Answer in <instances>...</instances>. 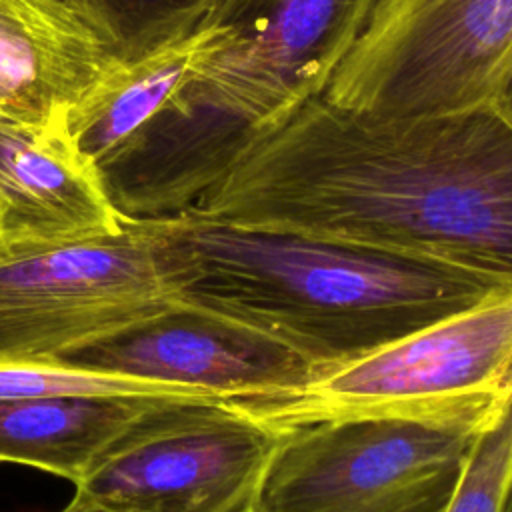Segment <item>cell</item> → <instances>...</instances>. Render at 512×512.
<instances>
[{"label":"cell","instance_id":"obj_13","mask_svg":"<svg viewBox=\"0 0 512 512\" xmlns=\"http://www.w3.org/2000/svg\"><path fill=\"white\" fill-rule=\"evenodd\" d=\"M162 398L82 394L0 400V464L32 466L76 484L102 448L142 408Z\"/></svg>","mask_w":512,"mask_h":512},{"label":"cell","instance_id":"obj_16","mask_svg":"<svg viewBox=\"0 0 512 512\" xmlns=\"http://www.w3.org/2000/svg\"><path fill=\"white\" fill-rule=\"evenodd\" d=\"M494 108L500 112V116L510 124L512 128V76L508 78V82L504 84V88L498 92V96L494 98Z\"/></svg>","mask_w":512,"mask_h":512},{"label":"cell","instance_id":"obj_2","mask_svg":"<svg viewBox=\"0 0 512 512\" xmlns=\"http://www.w3.org/2000/svg\"><path fill=\"white\" fill-rule=\"evenodd\" d=\"M160 218L176 298L286 346L316 374L512 290L440 262L190 208Z\"/></svg>","mask_w":512,"mask_h":512},{"label":"cell","instance_id":"obj_12","mask_svg":"<svg viewBox=\"0 0 512 512\" xmlns=\"http://www.w3.org/2000/svg\"><path fill=\"white\" fill-rule=\"evenodd\" d=\"M226 30L224 22L208 18L180 40L114 64L66 114V130L80 154L96 168L118 150L224 40Z\"/></svg>","mask_w":512,"mask_h":512},{"label":"cell","instance_id":"obj_11","mask_svg":"<svg viewBox=\"0 0 512 512\" xmlns=\"http://www.w3.org/2000/svg\"><path fill=\"white\" fill-rule=\"evenodd\" d=\"M120 58L70 0H0V114L52 124Z\"/></svg>","mask_w":512,"mask_h":512},{"label":"cell","instance_id":"obj_18","mask_svg":"<svg viewBox=\"0 0 512 512\" xmlns=\"http://www.w3.org/2000/svg\"><path fill=\"white\" fill-rule=\"evenodd\" d=\"M60 512H98V510H94L92 506H88V504H84V502L72 498L70 504H68L64 510H60Z\"/></svg>","mask_w":512,"mask_h":512},{"label":"cell","instance_id":"obj_14","mask_svg":"<svg viewBox=\"0 0 512 512\" xmlns=\"http://www.w3.org/2000/svg\"><path fill=\"white\" fill-rule=\"evenodd\" d=\"M110 42L134 60L198 30L220 0H70Z\"/></svg>","mask_w":512,"mask_h":512},{"label":"cell","instance_id":"obj_3","mask_svg":"<svg viewBox=\"0 0 512 512\" xmlns=\"http://www.w3.org/2000/svg\"><path fill=\"white\" fill-rule=\"evenodd\" d=\"M378 0H220L226 24L162 108L96 172L122 218L190 208L258 138L324 96Z\"/></svg>","mask_w":512,"mask_h":512},{"label":"cell","instance_id":"obj_9","mask_svg":"<svg viewBox=\"0 0 512 512\" xmlns=\"http://www.w3.org/2000/svg\"><path fill=\"white\" fill-rule=\"evenodd\" d=\"M52 360L214 402L272 398L316 376L286 346L176 296Z\"/></svg>","mask_w":512,"mask_h":512},{"label":"cell","instance_id":"obj_17","mask_svg":"<svg viewBox=\"0 0 512 512\" xmlns=\"http://www.w3.org/2000/svg\"><path fill=\"white\" fill-rule=\"evenodd\" d=\"M500 512H512V470H510V476H508V482H506V488H504V496H502V502H500Z\"/></svg>","mask_w":512,"mask_h":512},{"label":"cell","instance_id":"obj_19","mask_svg":"<svg viewBox=\"0 0 512 512\" xmlns=\"http://www.w3.org/2000/svg\"><path fill=\"white\" fill-rule=\"evenodd\" d=\"M246 512H258V510H256V508H254V506H252V508H248V510H246Z\"/></svg>","mask_w":512,"mask_h":512},{"label":"cell","instance_id":"obj_5","mask_svg":"<svg viewBox=\"0 0 512 512\" xmlns=\"http://www.w3.org/2000/svg\"><path fill=\"white\" fill-rule=\"evenodd\" d=\"M178 294L162 218L118 232L0 252V360H52Z\"/></svg>","mask_w":512,"mask_h":512},{"label":"cell","instance_id":"obj_4","mask_svg":"<svg viewBox=\"0 0 512 512\" xmlns=\"http://www.w3.org/2000/svg\"><path fill=\"white\" fill-rule=\"evenodd\" d=\"M232 404L276 430L408 418L484 432L512 406V290L322 370L294 390Z\"/></svg>","mask_w":512,"mask_h":512},{"label":"cell","instance_id":"obj_10","mask_svg":"<svg viewBox=\"0 0 512 512\" xmlns=\"http://www.w3.org/2000/svg\"><path fill=\"white\" fill-rule=\"evenodd\" d=\"M122 224L66 120L32 124L0 114V252L112 234Z\"/></svg>","mask_w":512,"mask_h":512},{"label":"cell","instance_id":"obj_6","mask_svg":"<svg viewBox=\"0 0 512 512\" xmlns=\"http://www.w3.org/2000/svg\"><path fill=\"white\" fill-rule=\"evenodd\" d=\"M482 432L408 418H342L282 430L258 512H446Z\"/></svg>","mask_w":512,"mask_h":512},{"label":"cell","instance_id":"obj_8","mask_svg":"<svg viewBox=\"0 0 512 512\" xmlns=\"http://www.w3.org/2000/svg\"><path fill=\"white\" fill-rule=\"evenodd\" d=\"M512 76V0H378L324 96L428 114L488 106Z\"/></svg>","mask_w":512,"mask_h":512},{"label":"cell","instance_id":"obj_15","mask_svg":"<svg viewBox=\"0 0 512 512\" xmlns=\"http://www.w3.org/2000/svg\"><path fill=\"white\" fill-rule=\"evenodd\" d=\"M510 470L512 406L478 436L446 512H500Z\"/></svg>","mask_w":512,"mask_h":512},{"label":"cell","instance_id":"obj_1","mask_svg":"<svg viewBox=\"0 0 512 512\" xmlns=\"http://www.w3.org/2000/svg\"><path fill=\"white\" fill-rule=\"evenodd\" d=\"M190 210L512 286V128L494 104L390 114L318 96L252 142Z\"/></svg>","mask_w":512,"mask_h":512},{"label":"cell","instance_id":"obj_7","mask_svg":"<svg viewBox=\"0 0 512 512\" xmlns=\"http://www.w3.org/2000/svg\"><path fill=\"white\" fill-rule=\"evenodd\" d=\"M280 438L232 402L162 398L102 448L74 498L98 512H246Z\"/></svg>","mask_w":512,"mask_h":512}]
</instances>
